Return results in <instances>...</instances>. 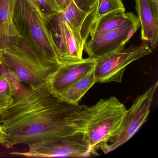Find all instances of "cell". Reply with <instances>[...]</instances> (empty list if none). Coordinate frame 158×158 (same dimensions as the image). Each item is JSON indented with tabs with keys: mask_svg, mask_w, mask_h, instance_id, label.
Segmentation results:
<instances>
[{
	"mask_svg": "<svg viewBox=\"0 0 158 158\" xmlns=\"http://www.w3.org/2000/svg\"><path fill=\"white\" fill-rule=\"evenodd\" d=\"M2 52V51H0V60H1Z\"/></svg>",
	"mask_w": 158,
	"mask_h": 158,
	"instance_id": "d4e9b609",
	"label": "cell"
},
{
	"mask_svg": "<svg viewBox=\"0 0 158 158\" xmlns=\"http://www.w3.org/2000/svg\"><path fill=\"white\" fill-rule=\"evenodd\" d=\"M56 14L47 22L58 47L61 62L81 60L83 54L78 50L71 29Z\"/></svg>",
	"mask_w": 158,
	"mask_h": 158,
	"instance_id": "30bf717a",
	"label": "cell"
},
{
	"mask_svg": "<svg viewBox=\"0 0 158 158\" xmlns=\"http://www.w3.org/2000/svg\"><path fill=\"white\" fill-rule=\"evenodd\" d=\"M136 10L141 27V39L152 49L158 40V2L156 0H135Z\"/></svg>",
	"mask_w": 158,
	"mask_h": 158,
	"instance_id": "8fae6325",
	"label": "cell"
},
{
	"mask_svg": "<svg viewBox=\"0 0 158 158\" xmlns=\"http://www.w3.org/2000/svg\"><path fill=\"white\" fill-rule=\"evenodd\" d=\"M152 49L147 42L123 48L97 60L94 73L97 83H121L127 66L149 55Z\"/></svg>",
	"mask_w": 158,
	"mask_h": 158,
	"instance_id": "8992f818",
	"label": "cell"
},
{
	"mask_svg": "<svg viewBox=\"0 0 158 158\" xmlns=\"http://www.w3.org/2000/svg\"><path fill=\"white\" fill-rule=\"evenodd\" d=\"M1 61L33 89L47 86L49 78L60 65L37 57L20 39L19 46L2 51Z\"/></svg>",
	"mask_w": 158,
	"mask_h": 158,
	"instance_id": "277c9868",
	"label": "cell"
},
{
	"mask_svg": "<svg viewBox=\"0 0 158 158\" xmlns=\"http://www.w3.org/2000/svg\"><path fill=\"white\" fill-rule=\"evenodd\" d=\"M27 1L34 7L35 9L37 10L39 13L40 14V13L39 10L38 8L36 2L35 0H27Z\"/></svg>",
	"mask_w": 158,
	"mask_h": 158,
	"instance_id": "603a6c76",
	"label": "cell"
},
{
	"mask_svg": "<svg viewBox=\"0 0 158 158\" xmlns=\"http://www.w3.org/2000/svg\"><path fill=\"white\" fill-rule=\"evenodd\" d=\"M127 110L114 97L101 99L91 107L85 106L82 111L83 132L94 152L108 143L119 131Z\"/></svg>",
	"mask_w": 158,
	"mask_h": 158,
	"instance_id": "3957f363",
	"label": "cell"
},
{
	"mask_svg": "<svg viewBox=\"0 0 158 158\" xmlns=\"http://www.w3.org/2000/svg\"><path fill=\"white\" fill-rule=\"evenodd\" d=\"M139 26L138 18L131 13L127 20L118 28L90 37L85 43L84 49L89 57L98 60L124 48Z\"/></svg>",
	"mask_w": 158,
	"mask_h": 158,
	"instance_id": "ba28073f",
	"label": "cell"
},
{
	"mask_svg": "<svg viewBox=\"0 0 158 158\" xmlns=\"http://www.w3.org/2000/svg\"><path fill=\"white\" fill-rule=\"evenodd\" d=\"M1 63H2V61H1V60H0V64H1Z\"/></svg>",
	"mask_w": 158,
	"mask_h": 158,
	"instance_id": "484cf974",
	"label": "cell"
},
{
	"mask_svg": "<svg viewBox=\"0 0 158 158\" xmlns=\"http://www.w3.org/2000/svg\"><path fill=\"white\" fill-rule=\"evenodd\" d=\"M90 14L89 18V29L101 17L114 11H125L122 0H95L90 6ZM89 30V31H90Z\"/></svg>",
	"mask_w": 158,
	"mask_h": 158,
	"instance_id": "2e32d148",
	"label": "cell"
},
{
	"mask_svg": "<svg viewBox=\"0 0 158 158\" xmlns=\"http://www.w3.org/2000/svg\"><path fill=\"white\" fill-rule=\"evenodd\" d=\"M94 70L71 85L58 96L61 101L73 105H79V101L87 92L97 83Z\"/></svg>",
	"mask_w": 158,
	"mask_h": 158,
	"instance_id": "5bb4252c",
	"label": "cell"
},
{
	"mask_svg": "<svg viewBox=\"0 0 158 158\" xmlns=\"http://www.w3.org/2000/svg\"><path fill=\"white\" fill-rule=\"evenodd\" d=\"M90 13V8L88 10H85L79 7L75 0H72L65 9L56 14L71 29L78 50L82 54L85 43L82 37V30Z\"/></svg>",
	"mask_w": 158,
	"mask_h": 158,
	"instance_id": "4fadbf2b",
	"label": "cell"
},
{
	"mask_svg": "<svg viewBox=\"0 0 158 158\" xmlns=\"http://www.w3.org/2000/svg\"><path fill=\"white\" fill-rule=\"evenodd\" d=\"M13 20L20 39L34 54L49 62L62 64L48 22L27 0H15Z\"/></svg>",
	"mask_w": 158,
	"mask_h": 158,
	"instance_id": "7a4b0ae2",
	"label": "cell"
},
{
	"mask_svg": "<svg viewBox=\"0 0 158 158\" xmlns=\"http://www.w3.org/2000/svg\"><path fill=\"white\" fill-rule=\"evenodd\" d=\"M35 1L40 15L47 21L60 12L53 0H35Z\"/></svg>",
	"mask_w": 158,
	"mask_h": 158,
	"instance_id": "ac0fdd59",
	"label": "cell"
},
{
	"mask_svg": "<svg viewBox=\"0 0 158 158\" xmlns=\"http://www.w3.org/2000/svg\"><path fill=\"white\" fill-rule=\"evenodd\" d=\"M57 9L60 12L64 9L63 0H53Z\"/></svg>",
	"mask_w": 158,
	"mask_h": 158,
	"instance_id": "7402d4cb",
	"label": "cell"
},
{
	"mask_svg": "<svg viewBox=\"0 0 158 158\" xmlns=\"http://www.w3.org/2000/svg\"><path fill=\"white\" fill-rule=\"evenodd\" d=\"M13 101V97H6L0 95V112L9 107Z\"/></svg>",
	"mask_w": 158,
	"mask_h": 158,
	"instance_id": "ffe728a7",
	"label": "cell"
},
{
	"mask_svg": "<svg viewBox=\"0 0 158 158\" xmlns=\"http://www.w3.org/2000/svg\"><path fill=\"white\" fill-rule=\"evenodd\" d=\"M131 13H126L124 11H114L100 18L90 28V37L103 34L120 27L130 16Z\"/></svg>",
	"mask_w": 158,
	"mask_h": 158,
	"instance_id": "9a60e30c",
	"label": "cell"
},
{
	"mask_svg": "<svg viewBox=\"0 0 158 158\" xmlns=\"http://www.w3.org/2000/svg\"><path fill=\"white\" fill-rule=\"evenodd\" d=\"M0 51H1V50H0Z\"/></svg>",
	"mask_w": 158,
	"mask_h": 158,
	"instance_id": "83f0119b",
	"label": "cell"
},
{
	"mask_svg": "<svg viewBox=\"0 0 158 158\" xmlns=\"http://www.w3.org/2000/svg\"><path fill=\"white\" fill-rule=\"evenodd\" d=\"M25 152L11 154L27 157H88L98 153L89 147L85 134L77 132L61 137L43 140L28 145Z\"/></svg>",
	"mask_w": 158,
	"mask_h": 158,
	"instance_id": "5b68a950",
	"label": "cell"
},
{
	"mask_svg": "<svg viewBox=\"0 0 158 158\" xmlns=\"http://www.w3.org/2000/svg\"><path fill=\"white\" fill-rule=\"evenodd\" d=\"M96 62L97 60L89 57L61 64L49 78L47 87L58 98L71 85L93 71Z\"/></svg>",
	"mask_w": 158,
	"mask_h": 158,
	"instance_id": "9c48e42d",
	"label": "cell"
},
{
	"mask_svg": "<svg viewBox=\"0 0 158 158\" xmlns=\"http://www.w3.org/2000/svg\"><path fill=\"white\" fill-rule=\"evenodd\" d=\"M64 1V9L69 5L70 2L72 0H63Z\"/></svg>",
	"mask_w": 158,
	"mask_h": 158,
	"instance_id": "cb8c5ba5",
	"label": "cell"
},
{
	"mask_svg": "<svg viewBox=\"0 0 158 158\" xmlns=\"http://www.w3.org/2000/svg\"><path fill=\"white\" fill-rule=\"evenodd\" d=\"M7 141V135L3 127L0 125V144L2 146Z\"/></svg>",
	"mask_w": 158,
	"mask_h": 158,
	"instance_id": "44dd1931",
	"label": "cell"
},
{
	"mask_svg": "<svg viewBox=\"0 0 158 158\" xmlns=\"http://www.w3.org/2000/svg\"><path fill=\"white\" fill-rule=\"evenodd\" d=\"M157 81L147 91L135 100L132 106L127 110L123 124L117 135L100 148L104 153L117 148L129 140L147 121L153 97L158 87Z\"/></svg>",
	"mask_w": 158,
	"mask_h": 158,
	"instance_id": "52a82bcc",
	"label": "cell"
},
{
	"mask_svg": "<svg viewBox=\"0 0 158 158\" xmlns=\"http://www.w3.org/2000/svg\"><path fill=\"white\" fill-rule=\"evenodd\" d=\"M85 106L61 101L47 86L27 87L0 112V125L7 135L3 146L11 148L17 145L28 146L83 132Z\"/></svg>",
	"mask_w": 158,
	"mask_h": 158,
	"instance_id": "6da1fadb",
	"label": "cell"
},
{
	"mask_svg": "<svg viewBox=\"0 0 158 158\" xmlns=\"http://www.w3.org/2000/svg\"><path fill=\"white\" fill-rule=\"evenodd\" d=\"M0 95L13 97L11 87L5 77L0 74Z\"/></svg>",
	"mask_w": 158,
	"mask_h": 158,
	"instance_id": "d6986e66",
	"label": "cell"
},
{
	"mask_svg": "<svg viewBox=\"0 0 158 158\" xmlns=\"http://www.w3.org/2000/svg\"><path fill=\"white\" fill-rule=\"evenodd\" d=\"M156 1L158 2V0H156Z\"/></svg>",
	"mask_w": 158,
	"mask_h": 158,
	"instance_id": "4316f807",
	"label": "cell"
},
{
	"mask_svg": "<svg viewBox=\"0 0 158 158\" xmlns=\"http://www.w3.org/2000/svg\"><path fill=\"white\" fill-rule=\"evenodd\" d=\"M0 74L5 77L9 81L14 98L19 97L27 88L23 85L13 71L2 61L0 64Z\"/></svg>",
	"mask_w": 158,
	"mask_h": 158,
	"instance_id": "e0dca14e",
	"label": "cell"
},
{
	"mask_svg": "<svg viewBox=\"0 0 158 158\" xmlns=\"http://www.w3.org/2000/svg\"><path fill=\"white\" fill-rule=\"evenodd\" d=\"M15 0H0V50L18 46L20 36L13 20Z\"/></svg>",
	"mask_w": 158,
	"mask_h": 158,
	"instance_id": "7c38bea8",
	"label": "cell"
}]
</instances>
